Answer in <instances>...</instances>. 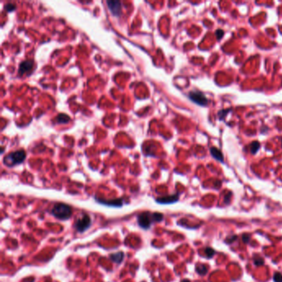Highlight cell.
Here are the masks:
<instances>
[{
  "mask_svg": "<svg viewBox=\"0 0 282 282\" xmlns=\"http://www.w3.org/2000/svg\"><path fill=\"white\" fill-rule=\"evenodd\" d=\"M210 152H211V155H212L216 160H219L221 162H223V153L221 152V151H220L219 149H218L217 147H211L210 148Z\"/></svg>",
  "mask_w": 282,
  "mask_h": 282,
  "instance_id": "cell-11",
  "label": "cell"
},
{
  "mask_svg": "<svg viewBox=\"0 0 282 282\" xmlns=\"http://www.w3.org/2000/svg\"><path fill=\"white\" fill-rule=\"evenodd\" d=\"M109 9L114 17H119L122 12V4L119 1L115 0H108L106 2Z\"/></svg>",
  "mask_w": 282,
  "mask_h": 282,
  "instance_id": "cell-6",
  "label": "cell"
},
{
  "mask_svg": "<svg viewBox=\"0 0 282 282\" xmlns=\"http://www.w3.org/2000/svg\"><path fill=\"white\" fill-rule=\"evenodd\" d=\"M179 199L178 194H174V195H170V196H166V197L157 198L156 201L157 203L160 204H169L176 203Z\"/></svg>",
  "mask_w": 282,
  "mask_h": 282,
  "instance_id": "cell-8",
  "label": "cell"
},
{
  "mask_svg": "<svg viewBox=\"0 0 282 282\" xmlns=\"http://www.w3.org/2000/svg\"><path fill=\"white\" fill-rule=\"evenodd\" d=\"M250 238H251L250 236L243 235V236H242V240H243V241H244L245 243H247V242H248V241H249V240H250Z\"/></svg>",
  "mask_w": 282,
  "mask_h": 282,
  "instance_id": "cell-23",
  "label": "cell"
},
{
  "mask_svg": "<svg viewBox=\"0 0 282 282\" xmlns=\"http://www.w3.org/2000/svg\"><path fill=\"white\" fill-rule=\"evenodd\" d=\"M253 261L254 264H255L256 266H261V265H263L264 264L263 258L259 257V256H255V257L253 258Z\"/></svg>",
  "mask_w": 282,
  "mask_h": 282,
  "instance_id": "cell-16",
  "label": "cell"
},
{
  "mask_svg": "<svg viewBox=\"0 0 282 282\" xmlns=\"http://www.w3.org/2000/svg\"><path fill=\"white\" fill-rule=\"evenodd\" d=\"M56 121L58 123H60V124H65V123H67V122L70 121V117L68 115H66L65 113H60L57 116L56 118Z\"/></svg>",
  "mask_w": 282,
  "mask_h": 282,
  "instance_id": "cell-12",
  "label": "cell"
},
{
  "mask_svg": "<svg viewBox=\"0 0 282 282\" xmlns=\"http://www.w3.org/2000/svg\"><path fill=\"white\" fill-rule=\"evenodd\" d=\"M215 34H216L217 39H218V40H219L220 38L223 37V34H224V31H223V30H222V29H218V30L216 31V33H215Z\"/></svg>",
  "mask_w": 282,
  "mask_h": 282,
  "instance_id": "cell-21",
  "label": "cell"
},
{
  "mask_svg": "<svg viewBox=\"0 0 282 282\" xmlns=\"http://www.w3.org/2000/svg\"><path fill=\"white\" fill-rule=\"evenodd\" d=\"M205 253H206L208 257H212L213 256V254H214V251H213L212 248H207L205 249Z\"/></svg>",
  "mask_w": 282,
  "mask_h": 282,
  "instance_id": "cell-20",
  "label": "cell"
},
{
  "mask_svg": "<svg viewBox=\"0 0 282 282\" xmlns=\"http://www.w3.org/2000/svg\"><path fill=\"white\" fill-rule=\"evenodd\" d=\"M259 149H260V143H259L258 141H256L251 142V145H250V150H251V153H257Z\"/></svg>",
  "mask_w": 282,
  "mask_h": 282,
  "instance_id": "cell-14",
  "label": "cell"
},
{
  "mask_svg": "<svg viewBox=\"0 0 282 282\" xmlns=\"http://www.w3.org/2000/svg\"><path fill=\"white\" fill-rule=\"evenodd\" d=\"M275 282H282V274L280 272H276L273 277Z\"/></svg>",
  "mask_w": 282,
  "mask_h": 282,
  "instance_id": "cell-17",
  "label": "cell"
},
{
  "mask_svg": "<svg viewBox=\"0 0 282 282\" xmlns=\"http://www.w3.org/2000/svg\"><path fill=\"white\" fill-rule=\"evenodd\" d=\"M189 98L190 99L194 102L195 104H199L200 106H205L208 104V99L206 96L201 92H197V91H191L189 94Z\"/></svg>",
  "mask_w": 282,
  "mask_h": 282,
  "instance_id": "cell-5",
  "label": "cell"
},
{
  "mask_svg": "<svg viewBox=\"0 0 282 282\" xmlns=\"http://www.w3.org/2000/svg\"><path fill=\"white\" fill-rule=\"evenodd\" d=\"M195 269H196L197 273H199V275H202V276H204V275H205L208 272L207 266L204 265V264H199V265H197Z\"/></svg>",
  "mask_w": 282,
  "mask_h": 282,
  "instance_id": "cell-13",
  "label": "cell"
},
{
  "mask_svg": "<svg viewBox=\"0 0 282 282\" xmlns=\"http://www.w3.org/2000/svg\"><path fill=\"white\" fill-rule=\"evenodd\" d=\"M109 258L113 261L114 263L120 264L124 259V253L122 251H118L115 253L110 254Z\"/></svg>",
  "mask_w": 282,
  "mask_h": 282,
  "instance_id": "cell-10",
  "label": "cell"
},
{
  "mask_svg": "<svg viewBox=\"0 0 282 282\" xmlns=\"http://www.w3.org/2000/svg\"><path fill=\"white\" fill-rule=\"evenodd\" d=\"M237 238H238L237 236H231V237H229V238H228L227 239H226V242H228V243H231V242H232V241H234L235 239H237Z\"/></svg>",
  "mask_w": 282,
  "mask_h": 282,
  "instance_id": "cell-22",
  "label": "cell"
},
{
  "mask_svg": "<svg viewBox=\"0 0 282 282\" xmlns=\"http://www.w3.org/2000/svg\"><path fill=\"white\" fill-rule=\"evenodd\" d=\"M33 67V60H25V61H22L20 65H19V69H18V73L20 75H23L26 72H28L30 71Z\"/></svg>",
  "mask_w": 282,
  "mask_h": 282,
  "instance_id": "cell-9",
  "label": "cell"
},
{
  "mask_svg": "<svg viewBox=\"0 0 282 282\" xmlns=\"http://www.w3.org/2000/svg\"><path fill=\"white\" fill-rule=\"evenodd\" d=\"M25 151L23 150H18L13 152H11L4 157L3 163L6 166L11 167V166H14L16 165L22 163V161L25 160Z\"/></svg>",
  "mask_w": 282,
  "mask_h": 282,
  "instance_id": "cell-2",
  "label": "cell"
},
{
  "mask_svg": "<svg viewBox=\"0 0 282 282\" xmlns=\"http://www.w3.org/2000/svg\"><path fill=\"white\" fill-rule=\"evenodd\" d=\"M95 199L97 200L98 203L104 205H107L109 207H122L123 204V199H111V200H104L101 199H97L95 198Z\"/></svg>",
  "mask_w": 282,
  "mask_h": 282,
  "instance_id": "cell-7",
  "label": "cell"
},
{
  "mask_svg": "<svg viewBox=\"0 0 282 282\" xmlns=\"http://www.w3.org/2000/svg\"><path fill=\"white\" fill-rule=\"evenodd\" d=\"M152 218H153L154 222H160L164 219L163 214L160 213H152Z\"/></svg>",
  "mask_w": 282,
  "mask_h": 282,
  "instance_id": "cell-15",
  "label": "cell"
},
{
  "mask_svg": "<svg viewBox=\"0 0 282 282\" xmlns=\"http://www.w3.org/2000/svg\"><path fill=\"white\" fill-rule=\"evenodd\" d=\"M181 282H190V281L189 280H183Z\"/></svg>",
  "mask_w": 282,
  "mask_h": 282,
  "instance_id": "cell-24",
  "label": "cell"
},
{
  "mask_svg": "<svg viewBox=\"0 0 282 282\" xmlns=\"http://www.w3.org/2000/svg\"><path fill=\"white\" fill-rule=\"evenodd\" d=\"M16 6L13 4V3H8L5 5V9L8 11V12H12L13 10H15Z\"/></svg>",
  "mask_w": 282,
  "mask_h": 282,
  "instance_id": "cell-18",
  "label": "cell"
},
{
  "mask_svg": "<svg viewBox=\"0 0 282 282\" xmlns=\"http://www.w3.org/2000/svg\"><path fill=\"white\" fill-rule=\"evenodd\" d=\"M152 222H154L152 213H151L150 212L141 213L138 216V223L141 229H148L151 225Z\"/></svg>",
  "mask_w": 282,
  "mask_h": 282,
  "instance_id": "cell-4",
  "label": "cell"
},
{
  "mask_svg": "<svg viewBox=\"0 0 282 282\" xmlns=\"http://www.w3.org/2000/svg\"><path fill=\"white\" fill-rule=\"evenodd\" d=\"M51 214L57 219L67 220L72 215V209L68 204L57 203L51 209Z\"/></svg>",
  "mask_w": 282,
  "mask_h": 282,
  "instance_id": "cell-1",
  "label": "cell"
},
{
  "mask_svg": "<svg viewBox=\"0 0 282 282\" xmlns=\"http://www.w3.org/2000/svg\"><path fill=\"white\" fill-rule=\"evenodd\" d=\"M230 109H225V110H222V111H219V116L220 119H223L225 118V116L228 114Z\"/></svg>",
  "mask_w": 282,
  "mask_h": 282,
  "instance_id": "cell-19",
  "label": "cell"
},
{
  "mask_svg": "<svg viewBox=\"0 0 282 282\" xmlns=\"http://www.w3.org/2000/svg\"><path fill=\"white\" fill-rule=\"evenodd\" d=\"M92 224L90 217L88 214H85L75 221L74 227L79 232H84L89 228Z\"/></svg>",
  "mask_w": 282,
  "mask_h": 282,
  "instance_id": "cell-3",
  "label": "cell"
}]
</instances>
